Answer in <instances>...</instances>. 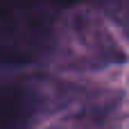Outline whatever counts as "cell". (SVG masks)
<instances>
[{
	"label": "cell",
	"mask_w": 129,
	"mask_h": 129,
	"mask_svg": "<svg viewBox=\"0 0 129 129\" xmlns=\"http://www.w3.org/2000/svg\"><path fill=\"white\" fill-rule=\"evenodd\" d=\"M39 111V98L18 84H0V129H25Z\"/></svg>",
	"instance_id": "obj_2"
},
{
	"label": "cell",
	"mask_w": 129,
	"mask_h": 129,
	"mask_svg": "<svg viewBox=\"0 0 129 129\" xmlns=\"http://www.w3.org/2000/svg\"><path fill=\"white\" fill-rule=\"evenodd\" d=\"M79 0H0V61H29L48 29V9Z\"/></svg>",
	"instance_id": "obj_1"
}]
</instances>
